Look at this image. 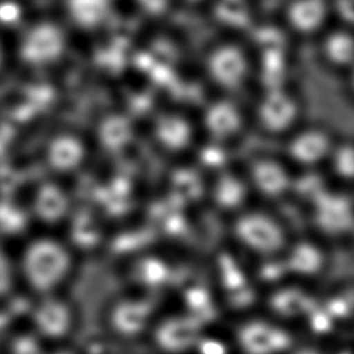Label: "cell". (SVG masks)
Here are the masks:
<instances>
[{"instance_id":"5","label":"cell","mask_w":354,"mask_h":354,"mask_svg":"<svg viewBox=\"0 0 354 354\" xmlns=\"http://www.w3.org/2000/svg\"><path fill=\"white\" fill-rule=\"evenodd\" d=\"M250 188L266 198H281L290 192L296 171L281 153H259L244 164Z\"/></svg>"},{"instance_id":"32","label":"cell","mask_w":354,"mask_h":354,"mask_svg":"<svg viewBox=\"0 0 354 354\" xmlns=\"http://www.w3.org/2000/svg\"><path fill=\"white\" fill-rule=\"evenodd\" d=\"M349 99L354 102V67L342 77Z\"/></svg>"},{"instance_id":"24","label":"cell","mask_w":354,"mask_h":354,"mask_svg":"<svg viewBox=\"0 0 354 354\" xmlns=\"http://www.w3.org/2000/svg\"><path fill=\"white\" fill-rule=\"evenodd\" d=\"M138 274L143 283L149 286H158L167 279L169 271L162 261L157 259H146L140 263Z\"/></svg>"},{"instance_id":"13","label":"cell","mask_w":354,"mask_h":354,"mask_svg":"<svg viewBox=\"0 0 354 354\" xmlns=\"http://www.w3.org/2000/svg\"><path fill=\"white\" fill-rule=\"evenodd\" d=\"M156 339L167 352H183L199 339V323L193 318L167 320L158 328Z\"/></svg>"},{"instance_id":"29","label":"cell","mask_w":354,"mask_h":354,"mask_svg":"<svg viewBox=\"0 0 354 354\" xmlns=\"http://www.w3.org/2000/svg\"><path fill=\"white\" fill-rule=\"evenodd\" d=\"M170 0H138V4L147 14L153 16L162 15L167 10Z\"/></svg>"},{"instance_id":"34","label":"cell","mask_w":354,"mask_h":354,"mask_svg":"<svg viewBox=\"0 0 354 354\" xmlns=\"http://www.w3.org/2000/svg\"><path fill=\"white\" fill-rule=\"evenodd\" d=\"M6 318H3L1 315H0V333L3 331V329H4V326H6Z\"/></svg>"},{"instance_id":"1","label":"cell","mask_w":354,"mask_h":354,"mask_svg":"<svg viewBox=\"0 0 354 354\" xmlns=\"http://www.w3.org/2000/svg\"><path fill=\"white\" fill-rule=\"evenodd\" d=\"M249 112L251 129L281 142L306 120L302 96L290 83L261 86Z\"/></svg>"},{"instance_id":"11","label":"cell","mask_w":354,"mask_h":354,"mask_svg":"<svg viewBox=\"0 0 354 354\" xmlns=\"http://www.w3.org/2000/svg\"><path fill=\"white\" fill-rule=\"evenodd\" d=\"M315 221L323 231L342 233L354 225V210L348 198L322 188L313 196Z\"/></svg>"},{"instance_id":"22","label":"cell","mask_w":354,"mask_h":354,"mask_svg":"<svg viewBox=\"0 0 354 354\" xmlns=\"http://www.w3.org/2000/svg\"><path fill=\"white\" fill-rule=\"evenodd\" d=\"M131 138V127L127 119L112 115L104 119L100 127V138L106 147L118 149L129 142Z\"/></svg>"},{"instance_id":"6","label":"cell","mask_w":354,"mask_h":354,"mask_svg":"<svg viewBox=\"0 0 354 354\" xmlns=\"http://www.w3.org/2000/svg\"><path fill=\"white\" fill-rule=\"evenodd\" d=\"M69 259L62 246L53 241H35L24 260L26 277L37 290L53 289L68 270Z\"/></svg>"},{"instance_id":"10","label":"cell","mask_w":354,"mask_h":354,"mask_svg":"<svg viewBox=\"0 0 354 354\" xmlns=\"http://www.w3.org/2000/svg\"><path fill=\"white\" fill-rule=\"evenodd\" d=\"M236 234L244 245L261 254H273L284 244L281 226L261 212H249L236 221Z\"/></svg>"},{"instance_id":"18","label":"cell","mask_w":354,"mask_h":354,"mask_svg":"<svg viewBox=\"0 0 354 354\" xmlns=\"http://www.w3.org/2000/svg\"><path fill=\"white\" fill-rule=\"evenodd\" d=\"M157 138L165 147L180 151L187 147L193 138V129L191 124L181 115H164L158 122L156 129Z\"/></svg>"},{"instance_id":"30","label":"cell","mask_w":354,"mask_h":354,"mask_svg":"<svg viewBox=\"0 0 354 354\" xmlns=\"http://www.w3.org/2000/svg\"><path fill=\"white\" fill-rule=\"evenodd\" d=\"M202 354H225V347L217 341L204 339L201 342Z\"/></svg>"},{"instance_id":"20","label":"cell","mask_w":354,"mask_h":354,"mask_svg":"<svg viewBox=\"0 0 354 354\" xmlns=\"http://www.w3.org/2000/svg\"><path fill=\"white\" fill-rule=\"evenodd\" d=\"M149 313L151 307L146 302L125 301L114 310V326L122 334H136L142 330Z\"/></svg>"},{"instance_id":"8","label":"cell","mask_w":354,"mask_h":354,"mask_svg":"<svg viewBox=\"0 0 354 354\" xmlns=\"http://www.w3.org/2000/svg\"><path fill=\"white\" fill-rule=\"evenodd\" d=\"M320 64L341 78L354 67V24L334 21L315 40Z\"/></svg>"},{"instance_id":"4","label":"cell","mask_w":354,"mask_h":354,"mask_svg":"<svg viewBox=\"0 0 354 354\" xmlns=\"http://www.w3.org/2000/svg\"><path fill=\"white\" fill-rule=\"evenodd\" d=\"M203 124L216 145L234 147L251 129L249 107L239 96L221 95L207 106Z\"/></svg>"},{"instance_id":"7","label":"cell","mask_w":354,"mask_h":354,"mask_svg":"<svg viewBox=\"0 0 354 354\" xmlns=\"http://www.w3.org/2000/svg\"><path fill=\"white\" fill-rule=\"evenodd\" d=\"M334 0H289L283 10L284 28L297 39L315 40L334 22Z\"/></svg>"},{"instance_id":"9","label":"cell","mask_w":354,"mask_h":354,"mask_svg":"<svg viewBox=\"0 0 354 354\" xmlns=\"http://www.w3.org/2000/svg\"><path fill=\"white\" fill-rule=\"evenodd\" d=\"M66 50V35L53 22H40L30 27L21 40L19 54L30 66H45L57 61Z\"/></svg>"},{"instance_id":"15","label":"cell","mask_w":354,"mask_h":354,"mask_svg":"<svg viewBox=\"0 0 354 354\" xmlns=\"http://www.w3.org/2000/svg\"><path fill=\"white\" fill-rule=\"evenodd\" d=\"M113 0H66V10L74 25L95 30L112 14Z\"/></svg>"},{"instance_id":"27","label":"cell","mask_w":354,"mask_h":354,"mask_svg":"<svg viewBox=\"0 0 354 354\" xmlns=\"http://www.w3.org/2000/svg\"><path fill=\"white\" fill-rule=\"evenodd\" d=\"M14 354H39V344L30 336H22L12 344Z\"/></svg>"},{"instance_id":"36","label":"cell","mask_w":354,"mask_h":354,"mask_svg":"<svg viewBox=\"0 0 354 354\" xmlns=\"http://www.w3.org/2000/svg\"><path fill=\"white\" fill-rule=\"evenodd\" d=\"M0 59H1V53H0Z\"/></svg>"},{"instance_id":"28","label":"cell","mask_w":354,"mask_h":354,"mask_svg":"<svg viewBox=\"0 0 354 354\" xmlns=\"http://www.w3.org/2000/svg\"><path fill=\"white\" fill-rule=\"evenodd\" d=\"M11 271L9 262L6 260L4 252L0 249V295L6 294L10 289Z\"/></svg>"},{"instance_id":"23","label":"cell","mask_w":354,"mask_h":354,"mask_svg":"<svg viewBox=\"0 0 354 354\" xmlns=\"http://www.w3.org/2000/svg\"><path fill=\"white\" fill-rule=\"evenodd\" d=\"M289 267L292 272L300 274H313L323 263V257L315 246L302 243L296 246L289 257Z\"/></svg>"},{"instance_id":"2","label":"cell","mask_w":354,"mask_h":354,"mask_svg":"<svg viewBox=\"0 0 354 354\" xmlns=\"http://www.w3.org/2000/svg\"><path fill=\"white\" fill-rule=\"evenodd\" d=\"M205 71L221 95L241 97L256 83V61L251 44L234 37L221 40L209 51Z\"/></svg>"},{"instance_id":"25","label":"cell","mask_w":354,"mask_h":354,"mask_svg":"<svg viewBox=\"0 0 354 354\" xmlns=\"http://www.w3.org/2000/svg\"><path fill=\"white\" fill-rule=\"evenodd\" d=\"M308 301L304 294L299 291H284L274 299V305L281 313L286 315H295L302 310H305Z\"/></svg>"},{"instance_id":"14","label":"cell","mask_w":354,"mask_h":354,"mask_svg":"<svg viewBox=\"0 0 354 354\" xmlns=\"http://www.w3.org/2000/svg\"><path fill=\"white\" fill-rule=\"evenodd\" d=\"M250 185L248 183L244 170H236L234 167H223L217 176L216 183L214 186V198L217 205L234 210L245 202L249 194Z\"/></svg>"},{"instance_id":"21","label":"cell","mask_w":354,"mask_h":354,"mask_svg":"<svg viewBox=\"0 0 354 354\" xmlns=\"http://www.w3.org/2000/svg\"><path fill=\"white\" fill-rule=\"evenodd\" d=\"M67 207V198L55 185H44L37 194L35 212L45 221H57L66 214Z\"/></svg>"},{"instance_id":"12","label":"cell","mask_w":354,"mask_h":354,"mask_svg":"<svg viewBox=\"0 0 354 354\" xmlns=\"http://www.w3.org/2000/svg\"><path fill=\"white\" fill-rule=\"evenodd\" d=\"M239 344L246 354H277L290 346V337L279 328L252 322L239 331Z\"/></svg>"},{"instance_id":"31","label":"cell","mask_w":354,"mask_h":354,"mask_svg":"<svg viewBox=\"0 0 354 354\" xmlns=\"http://www.w3.org/2000/svg\"><path fill=\"white\" fill-rule=\"evenodd\" d=\"M188 304L191 305L192 308H199L204 306V301H207L205 299V294L202 290H192L187 296Z\"/></svg>"},{"instance_id":"16","label":"cell","mask_w":354,"mask_h":354,"mask_svg":"<svg viewBox=\"0 0 354 354\" xmlns=\"http://www.w3.org/2000/svg\"><path fill=\"white\" fill-rule=\"evenodd\" d=\"M324 170L330 177L346 185L354 183V138L337 136L329 157L325 162Z\"/></svg>"},{"instance_id":"35","label":"cell","mask_w":354,"mask_h":354,"mask_svg":"<svg viewBox=\"0 0 354 354\" xmlns=\"http://www.w3.org/2000/svg\"><path fill=\"white\" fill-rule=\"evenodd\" d=\"M55 354H69V353H64V352H61V353H55Z\"/></svg>"},{"instance_id":"17","label":"cell","mask_w":354,"mask_h":354,"mask_svg":"<svg viewBox=\"0 0 354 354\" xmlns=\"http://www.w3.org/2000/svg\"><path fill=\"white\" fill-rule=\"evenodd\" d=\"M83 143L72 135H61L50 143L48 162L57 171H71L83 162Z\"/></svg>"},{"instance_id":"3","label":"cell","mask_w":354,"mask_h":354,"mask_svg":"<svg viewBox=\"0 0 354 354\" xmlns=\"http://www.w3.org/2000/svg\"><path fill=\"white\" fill-rule=\"evenodd\" d=\"M337 135L326 125L307 122L281 141V154L296 172L323 170Z\"/></svg>"},{"instance_id":"33","label":"cell","mask_w":354,"mask_h":354,"mask_svg":"<svg viewBox=\"0 0 354 354\" xmlns=\"http://www.w3.org/2000/svg\"><path fill=\"white\" fill-rule=\"evenodd\" d=\"M297 354H319L318 352H315V351H312V349H304V351H300Z\"/></svg>"},{"instance_id":"26","label":"cell","mask_w":354,"mask_h":354,"mask_svg":"<svg viewBox=\"0 0 354 354\" xmlns=\"http://www.w3.org/2000/svg\"><path fill=\"white\" fill-rule=\"evenodd\" d=\"M25 226V216L21 212L0 209V230L6 233H16Z\"/></svg>"},{"instance_id":"19","label":"cell","mask_w":354,"mask_h":354,"mask_svg":"<svg viewBox=\"0 0 354 354\" xmlns=\"http://www.w3.org/2000/svg\"><path fill=\"white\" fill-rule=\"evenodd\" d=\"M35 320L43 334L59 337L68 329V310L59 301H46L35 312Z\"/></svg>"}]
</instances>
